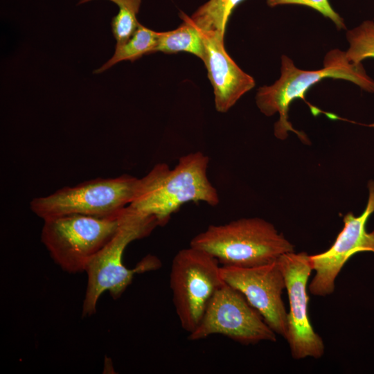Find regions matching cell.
Masks as SVG:
<instances>
[{
    "label": "cell",
    "instance_id": "obj_7",
    "mask_svg": "<svg viewBox=\"0 0 374 374\" xmlns=\"http://www.w3.org/2000/svg\"><path fill=\"white\" fill-rule=\"evenodd\" d=\"M219 261L189 247L174 256L170 272L172 302L181 328L190 333L199 325L213 296L224 283Z\"/></svg>",
    "mask_w": 374,
    "mask_h": 374
},
{
    "label": "cell",
    "instance_id": "obj_12",
    "mask_svg": "<svg viewBox=\"0 0 374 374\" xmlns=\"http://www.w3.org/2000/svg\"><path fill=\"white\" fill-rule=\"evenodd\" d=\"M200 32L205 48L203 62L213 88L215 107L217 112L224 113L253 89L256 82L229 55L224 47V37Z\"/></svg>",
    "mask_w": 374,
    "mask_h": 374
},
{
    "label": "cell",
    "instance_id": "obj_17",
    "mask_svg": "<svg viewBox=\"0 0 374 374\" xmlns=\"http://www.w3.org/2000/svg\"><path fill=\"white\" fill-rule=\"evenodd\" d=\"M348 48L346 55L349 62L360 64L366 59L374 58V21L365 20L347 30Z\"/></svg>",
    "mask_w": 374,
    "mask_h": 374
},
{
    "label": "cell",
    "instance_id": "obj_3",
    "mask_svg": "<svg viewBox=\"0 0 374 374\" xmlns=\"http://www.w3.org/2000/svg\"><path fill=\"white\" fill-rule=\"evenodd\" d=\"M159 226L156 217L143 214L129 205L123 211L118 227L108 242L90 261L86 269L87 285L82 304V317L96 312L100 296L108 291L112 297L119 299L130 285L136 274L156 270L161 263L157 257L147 255L135 267L127 268L123 254L132 241L148 236Z\"/></svg>",
    "mask_w": 374,
    "mask_h": 374
},
{
    "label": "cell",
    "instance_id": "obj_4",
    "mask_svg": "<svg viewBox=\"0 0 374 374\" xmlns=\"http://www.w3.org/2000/svg\"><path fill=\"white\" fill-rule=\"evenodd\" d=\"M190 246L208 253L222 265L242 267L268 264L294 252V244L271 223L259 217L210 225L192 238Z\"/></svg>",
    "mask_w": 374,
    "mask_h": 374
},
{
    "label": "cell",
    "instance_id": "obj_8",
    "mask_svg": "<svg viewBox=\"0 0 374 374\" xmlns=\"http://www.w3.org/2000/svg\"><path fill=\"white\" fill-rule=\"evenodd\" d=\"M222 335L241 344L275 342L276 334L244 295L224 281L211 299L197 328L188 339L197 341Z\"/></svg>",
    "mask_w": 374,
    "mask_h": 374
},
{
    "label": "cell",
    "instance_id": "obj_6",
    "mask_svg": "<svg viewBox=\"0 0 374 374\" xmlns=\"http://www.w3.org/2000/svg\"><path fill=\"white\" fill-rule=\"evenodd\" d=\"M139 181L126 174L114 178H96L34 198L30 208L43 220L69 214L117 215L132 202Z\"/></svg>",
    "mask_w": 374,
    "mask_h": 374
},
{
    "label": "cell",
    "instance_id": "obj_2",
    "mask_svg": "<svg viewBox=\"0 0 374 374\" xmlns=\"http://www.w3.org/2000/svg\"><path fill=\"white\" fill-rule=\"evenodd\" d=\"M280 78L270 86L258 88L256 103L260 111L267 116L276 113L278 121L274 124V135L285 139L289 132L295 133L304 143L309 140L303 132L295 130L289 121L290 104L296 98L305 100V94L315 84L331 78L351 82L362 90L374 93V80L366 73L362 63L348 61L346 51L335 48L328 51L323 60V66L313 71L297 68L293 60L285 55L281 56Z\"/></svg>",
    "mask_w": 374,
    "mask_h": 374
},
{
    "label": "cell",
    "instance_id": "obj_5",
    "mask_svg": "<svg viewBox=\"0 0 374 374\" xmlns=\"http://www.w3.org/2000/svg\"><path fill=\"white\" fill-rule=\"evenodd\" d=\"M123 211L110 216L69 214L44 220L41 240L63 271H86L90 261L116 233Z\"/></svg>",
    "mask_w": 374,
    "mask_h": 374
},
{
    "label": "cell",
    "instance_id": "obj_18",
    "mask_svg": "<svg viewBox=\"0 0 374 374\" xmlns=\"http://www.w3.org/2000/svg\"><path fill=\"white\" fill-rule=\"evenodd\" d=\"M269 7L283 5H301L309 7L331 20L337 29H346L344 19L333 9L329 0H267Z\"/></svg>",
    "mask_w": 374,
    "mask_h": 374
},
{
    "label": "cell",
    "instance_id": "obj_13",
    "mask_svg": "<svg viewBox=\"0 0 374 374\" xmlns=\"http://www.w3.org/2000/svg\"><path fill=\"white\" fill-rule=\"evenodd\" d=\"M183 22L175 30L159 32L154 53H177L186 52L193 54L202 61L205 48L200 30L190 21V17L181 12Z\"/></svg>",
    "mask_w": 374,
    "mask_h": 374
},
{
    "label": "cell",
    "instance_id": "obj_14",
    "mask_svg": "<svg viewBox=\"0 0 374 374\" xmlns=\"http://www.w3.org/2000/svg\"><path fill=\"white\" fill-rule=\"evenodd\" d=\"M158 37L159 32L139 24L132 36L121 46H116L113 56L93 73H100L118 62L126 60L134 62L145 55L154 53Z\"/></svg>",
    "mask_w": 374,
    "mask_h": 374
},
{
    "label": "cell",
    "instance_id": "obj_9",
    "mask_svg": "<svg viewBox=\"0 0 374 374\" xmlns=\"http://www.w3.org/2000/svg\"><path fill=\"white\" fill-rule=\"evenodd\" d=\"M283 274L290 311L287 316L285 339L295 359H319L324 354L322 338L312 328L308 312V282L312 271L306 252L287 253L277 260Z\"/></svg>",
    "mask_w": 374,
    "mask_h": 374
},
{
    "label": "cell",
    "instance_id": "obj_15",
    "mask_svg": "<svg viewBox=\"0 0 374 374\" xmlns=\"http://www.w3.org/2000/svg\"><path fill=\"white\" fill-rule=\"evenodd\" d=\"M243 0H209L190 17L202 32L224 37L227 21L233 9Z\"/></svg>",
    "mask_w": 374,
    "mask_h": 374
},
{
    "label": "cell",
    "instance_id": "obj_16",
    "mask_svg": "<svg viewBox=\"0 0 374 374\" xmlns=\"http://www.w3.org/2000/svg\"><path fill=\"white\" fill-rule=\"evenodd\" d=\"M92 0H80L78 4ZM115 3L119 9L111 23L112 31L116 39V46L125 43L137 29L139 22L136 15L139 11L141 0H109Z\"/></svg>",
    "mask_w": 374,
    "mask_h": 374
},
{
    "label": "cell",
    "instance_id": "obj_1",
    "mask_svg": "<svg viewBox=\"0 0 374 374\" xmlns=\"http://www.w3.org/2000/svg\"><path fill=\"white\" fill-rule=\"evenodd\" d=\"M209 158L201 152L179 158L171 169L166 163H157L139 179L132 202L134 210L153 216L159 226H165L172 214L189 202H204L214 206L220 197L207 176Z\"/></svg>",
    "mask_w": 374,
    "mask_h": 374
},
{
    "label": "cell",
    "instance_id": "obj_11",
    "mask_svg": "<svg viewBox=\"0 0 374 374\" xmlns=\"http://www.w3.org/2000/svg\"><path fill=\"white\" fill-rule=\"evenodd\" d=\"M277 260L249 267L222 265L220 274L226 283L244 295L276 335L285 338L287 312L282 299L285 283Z\"/></svg>",
    "mask_w": 374,
    "mask_h": 374
},
{
    "label": "cell",
    "instance_id": "obj_10",
    "mask_svg": "<svg viewBox=\"0 0 374 374\" xmlns=\"http://www.w3.org/2000/svg\"><path fill=\"white\" fill-rule=\"evenodd\" d=\"M368 199L359 216L347 213L343 219L344 227L332 245L326 251L310 255L315 275L309 286L310 294L326 296L334 292L335 280L345 263L354 254L362 251L374 253V231L367 232L366 222L374 212V181L368 183Z\"/></svg>",
    "mask_w": 374,
    "mask_h": 374
}]
</instances>
